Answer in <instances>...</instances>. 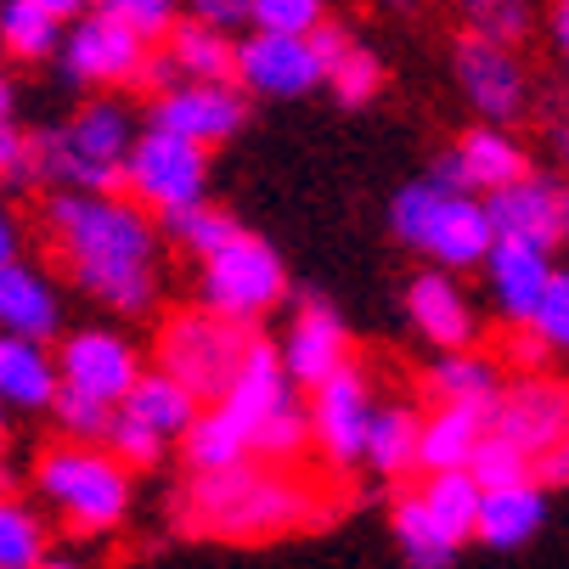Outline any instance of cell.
Instances as JSON below:
<instances>
[{"instance_id":"obj_7","label":"cell","mask_w":569,"mask_h":569,"mask_svg":"<svg viewBox=\"0 0 569 569\" xmlns=\"http://www.w3.org/2000/svg\"><path fill=\"white\" fill-rule=\"evenodd\" d=\"M249 339H254V328L226 321V316H214L203 305H187V310L164 316V328H158V339H152V356H158L152 367H164L170 378H181L198 395V406H209V400L226 395Z\"/></svg>"},{"instance_id":"obj_35","label":"cell","mask_w":569,"mask_h":569,"mask_svg":"<svg viewBox=\"0 0 569 569\" xmlns=\"http://www.w3.org/2000/svg\"><path fill=\"white\" fill-rule=\"evenodd\" d=\"M305 451H310V418H305L299 395H293L288 406H277L271 418H260V423L249 429V457H260V462L293 468Z\"/></svg>"},{"instance_id":"obj_52","label":"cell","mask_w":569,"mask_h":569,"mask_svg":"<svg viewBox=\"0 0 569 569\" xmlns=\"http://www.w3.org/2000/svg\"><path fill=\"white\" fill-rule=\"evenodd\" d=\"M0 119H12V79L0 73Z\"/></svg>"},{"instance_id":"obj_25","label":"cell","mask_w":569,"mask_h":569,"mask_svg":"<svg viewBox=\"0 0 569 569\" xmlns=\"http://www.w3.org/2000/svg\"><path fill=\"white\" fill-rule=\"evenodd\" d=\"M57 361L40 339L23 333H0V406H18V412H46L57 395Z\"/></svg>"},{"instance_id":"obj_46","label":"cell","mask_w":569,"mask_h":569,"mask_svg":"<svg viewBox=\"0 0 569 569\" xmlns=\"http://www.w3.org/2000/svg\"><path fill=\"white\" fill-rule=\"evenodd\" d=\"M187 18H203L214 29H237V23H249V0H181Z\"/></svg>"},{"instance_id":"obj_28","label":"cell","mask_w":569,"mask_h":569,"mask_svg":"<svg viewBox=\"0 0 569 569\" xmlns=\"http://www.w3.org/2000/svg\"><path fill=\"white\" fill-rule=\"evenodd\" d=\"M418 423H423V412H418V406H406V400L372 406L361 462H367L378 479H406V473H418Z\"/></svg>"},{"instance_id":"obj_45","label":"cell","mask_w":569,"mask_h":569,"mask_svg":"<svg viewBox=\"0 0 569 569\" xmlns=\"http://www.w3.org/2000/svg\"><path fill=\"white\" fill-rule=\"evenodd\" d=\"M530 479L541 485V491H563V485H569V435L530 457Z\"/></svg>"},{"instance_id":"obj_10","label":"cell","mask_w":569,"mask_h":569,"mask_svg":"<svg viewBox=\"0 0 569 569\" xmlns=\"http://www.w3.org/2000/svg\"><path fill=\"white\" fill-rule=\"evenodd\" d=\"M147 124L214 152L249 124V91L237 79H170L164 91L147 97Z\"/></svg>"},{"instance_id":"obj_48","label":"cell","mask_w":569,"mask_h":569,"mask_svg":"<svg viewBox=\"0 0 569 569\" xmlns=\"http://www.w3.org/2000/svg\"><path fill=\"white\" fill-rule=\"evenodd\" d=\"M547 34H552V51L569 62V0H547Z\"/></svg>"},{"instance_id":"obj_8","label":"cell","mask_w":569,"mask_h":569,"mask_svg":"<svg viewBox=\"0 0 569 569\" xmlns=\"http://www.w3.org/2000/svg\"><path fill=\"white\" fill-rule=\"evenodd\" d=\"M124 198H136L152 220L170 214V209H187V203H203L209 198V147L187 141V136H170V130H136L130 152H124Z\"/></svg>"},{"instance_id":"obj_9","label":"cell","mask_w":569,"mask_h":569,"mask_svg":"<svg viewBox=\"0 0 569 569\" xmlns=\"http://www.w3.org/2000/svg\"><path fill=\"white\" fill-rule=\"evenodd\" d=\"M57 57H62V73L73 86H91V91H141V73H147V57L152 46L124 29L119 18L108 12H79L68 40H57Z\"/></svg>"},{"instance_id":"obj_49","label":"cell","mask_w":569,"mask_h":569,"mask_svg":"<svg viewBox=\"0 0 569 569\" xmlns=\"http://www.w3.org/2000/svg\"><path fill=\"white\" fill-rule=\"evenodd\" d=\"M29 7H40V12H51V18H79V12H86L91 7V0H29Z\"/></svg>"},{"instance_id":"obj_18","label":"cell","mask_w":569,"mask_h":569,"mask_svg":"<svg viewBox=\"0 0 569 569\" xmlns=\"http://www.w3.org/2000/svg\"><path fill=\"white\" fill-rule=\"evenodd\" d=\"M406 316H412V328L435 350H462V345L479 339V316H473L457 271H446V266H423L406 282Z\"/></svg>"},{"instance_id":"obj_51","label":"cell","mask_w":569,"mask_h":569,"mask_svg":"<svg viewBox=\"0 0 569 569\" xmlns=\"http://www.w3.org/2000/svg\"><path fill=\"white\" fill-rule=\"evenodd\" d=\"M558 249H569V192H563V203H558Z\"/></svg>"},{"instance_id":"obj_56","label":"cell","mask_w":569,"mask_h":569,"mask_svg":"<svg viewBox=\"0 0 569 569\" xmlns=\"http://www.w3.org/2000/svg\"><path fill=\"white\" fill-rule=\"evenodd\" d=\"M0 440H7V406H0Z\"/></svg>"},{"instance_id":"obj_41","label":"cell","mask_w":569,"mask_h":569,"mask_svg":"<svg viewBox=\"0 0 569 569\" xmlns=\"http://www.w3.org/2000/svg\"><path fill=\"white\" fill-rule=\"evenodd\" d=\"M46 412L57 418V429H62L68 440H97V446H102V435H108V423H113L119 406H108V400H97V395H79V389L57 383V395H51Z\"/></svg>"},{"instance_id":"obj_57","label":"cell","mask_w":569,"mask_h":569,"mask_svg":"<svg viewBox=\"0 0 569 569\" xmlns=\"http://www.w3.org/2000/svg\"><path fill=\"white\" fill-rule=\"evenodd\" d=\"M389 7H412V0H389Z\"/></svg>"},{"instance_id":"obj_29","label":"cell","mask_w":569,"mask_h":569,"mask_svg":"<svg viewBox=\"0 0 569 569\" xmlns=\"http://www.w3.org/2000/svg\"><path fill=\"white\" fill-rule=\"evenodd\" d=\"M181 440V462H187V473H209V468H231V462H242L249 457V429H242L220 400H209V406H198L192 412V423L176 435Z\"/></svg>"},{"instance_id":"obj_42","label":"cell","mask_w":569,"mask_h":569,"mask_svg":"<svg viewBox=\"0 0 569 569\" xmlns=\"http://www.w3.org/2000/svg\"><path fill=\"white\" fill-rule=\"evenodd\" d=\"M102 446L130 468V473H147V468H158L164 462V451H170V440L164 435H152L147 423H136V418H124V412H113V423H108V435H102Z\"/></svg>"},{"instance_id":"obj_4","label":"cell","mask_w":569,"mask_h":569,"mask_svg":"<svg viewBox=\"0 0 569 569\" xmlns=\"http://www.w3.org/2000/svg\"><path fill=\"white\" fill-rule=\"evenodd\" d=\"M389 231H395L400 249H412V254H423L429 266H446V271H473L485 260V249H491V237H497L479 192H451L435 176H418L395 192Z\"/></svg>"},{"instance_id":"obj_55","label":"cell","mask_w":569,"mask_h":569,"mask_svg":"<svg viewBox=\"0 0 569 569\" xmlns=\"http://www.w3.org/2000/svg\"><path fill=\"white\" fill-rule=\"evenodd\" d=\"M0 491H12V468L7 462H0Z\"/></svg>"},{"instance_id":"obj_17","label":"cell","mask_w":569,"mask_h":569,"mask_svg":"<svg viewBox=\"0 0 569 569\" xmlns=\"http://www.w3.org/2000/svg\"><path fill=\"white\" fill-rule=\"evenodd\" d=\"M277 356H282L293 389H310V383H321L328 372H339L345 361H356L350 356V328H345L339 305H328L321 293H305L293 305V328L277 345Z\"/></svg>"},{"instance_id":"obj_43","label":"cell","mask_w":569,"mask_h":569,"mask_svg":"<svg viewBox=\"0 0 569 569\" xmlns=\"http://www.w3.org/2000/svg\"><path fill=\"white\" fill-rule=\"evenodd\" d=\"M97 12H108V18H119L124 29H136L147 46H158L164 40V29L181 18V0H91Z\"/></svg>"},{"instance_id":"obj_50","label":"cell","mask_w":569,"mask_h":569,"mask_svg":"<svg viewBox=\"0 0 569 569\" xmlns=\"http://www.w3.org/2000/svg\"><path fill=\"white\" fill-rule=\"evenodd\" d=\"M18 254V226H12V214L0 209V260H12Z\"/></svg>"},{"instance_id":"obj_5","label":"cell","mask_w":569,"mask_h":569,"mask_svg":"<svg viewBox=\"0 0 569 569\" xmlns=\"http://www.w3.org/2000/svg\"><path fill=\"white\" fill-rule=\"evenodd\" d=\"M34 485L79 536H108L130 513V468L97 440L62 435L57 446H46L34 462Z\"/></svg>"},{"instance_id":"obj_21","label":"cell","mask_w":569,"mask_h":569,"mask_svg":"<svg viewBox=\"0 0 569 569\" xmlns=\"http://www.w3.org/2000/svg\"><path fill=\"white\" fill-rule=\"evenodd\" d=\"M288 400H293V378H288L277 345L254 333L249 350H242V361H237V372H231V383H226V395H220V406L242 429H254L260 418H271L277 406H288Z\"/></svg>"},{"instance_id":"obj_32","label":"cell","mask_w":569,"mask_h":569,"mask_svg":"<svg viewBox=\"0 0 569 569\" xmlns=\"http://www.w3.org/2000/svg\"><path fill=\"white\" fill-rule=\"evenodd\" d=\"M242 231V220L231 214V209H220V203H187V209H170V214H158V237L164 242H176V249H187L192 260H203V254H214L220 242H231Z\"/></svg>"},{"instance_id":"obj_19","label":"cell","mask_w":569,"mask_h":569,"mask_svg":"<svg viewBox=\"0 0 569 569\" xmlns=\"http://www.w3.org/2000/svg\"><path fill=\"white\" fill-rule=\"evenodd\" d=\"M479 271H485V288H491L502 321L519 328V321L530 316V305H536V293H541V282L552 277V249L525 242V237H491Z\"/></svg>"},{"instance_id":"obj_38","label":"cell","mask_w":569,"mask_h":569,"mask_svg":"<svg viewBox=\"0 0 569 569\" xmlns=\"http://www.w3.org/2000/svg\"><path fill=\"white\" fill-rule=\"evenodd\" d=\"M34 558H46V525L29 502H18L12 491H0V569H29Z\"/></svg>"},{"instance_id":"obj_26","label":"cell","mask_w":569,"mask_h":569,"mask_svg":"<svg viewBox=\"0 0 569 569\" xmlns=\"http://www.w3.org/2000/svg\"><path fill=\"white\" fill-rule=\"evenodd\" d=\"M164 62L176 68V79H231L237 68V40L231 29H214L203 18H176L158 40Z\"/></svg>"},{"instance_id":"obj_22","label":"cell","mask_w":569,"mask_h":569,"mask_svg":"<svg viewBox=\"0 0 569 569\" xmlns=\"http://www.w3.org/2000/svg\"><path fill=\"white\" fill-rule=\"evenodd\" d=\"M0 333H23L51 345L62 333V299L46 271L23 266L18 254L0 260Z\"/></svg>"},{"instance_id":"obj_34","label":"cell","mask_w":569,"mask_h":569,"mask_svg":"<svg viewBox=\"0 0 569 569\" xmlns=\"http://www.w3.org/2000/svg\"><path fill=\"white\" fill-rule=\"evenodd\" d=\"M62 40V18L29 7V0H0V51L12 62H46L57 57Z\"/></svg>"},{"instance_id":"obj_2","label":"cell","mask_w":569,"mask_h":569,"mask_svg":"<svg viewBox=\"0 0 569 569\" xmlns=\"http://www.w3.org/2000/svg\"><path fill=\"white\" fill-rule=\"evenodd\" d=\"M339 513V502L321 491L316 479L242 457L231 468H209V473H187V485L176 491V530L192 541H282L299 530H321Z\"/></svg>"},{"instance_id":"obj_11","label":"cell","mask_w":569,"mask_h":569,"mask_svg":"<svg viewBox=\"0 0 569 569\" xmlns=\"http://www.w3.org/2000/svg\"><path fill=\"white\" fill-rule=\"evenodd\" d=\"M451 68H457V91L473 108V119L485 124H513L530 108V73L519 62V46L485 40V34H457L451 46Z\"/></svg>"},{"instance_id":"obj_40","label":"cell","mask_w":569,"mask_h":569,"mask_svg":"<svg viewBox=\"0 0 569 569\" xmlns=\"http://www.w3.org/2000/svg\"><path fill=\"white\" fill-rule=\"evenodd\" d=\"M468 473H473L479 491H491V485H519V479H530V457H525L508 435L485 429V435L473 440V451H468Z\"/></svg>"},{"instance_id":"obj_1","label":"cell","mask_w":569,"mask_h":569,"mask_svg":"<svg viewBox=\"0 0 569 569\" xmlns=\"http://www.w3.org/2000/svg\"><path fill=\"white\" fill-rule=\"evenodd\" d=\"M46 242L68 282L108 305L113 316H147L158 305V220L124 192H73L51 187Z\"/></svg>"},{"instance_id":"obj_16","label":"cell","mask_w":569,"mask_h":569,"mask_svg":"<svg viewBox=\"0 0 569 569\" xmlns=\"http://www.w3.org/2000/svg\"><path fill=\"white\" fill-rule=\"evenodd\" d=\"M57 378L79 395H97L108 406L124 400V389L136 383L141 372V350L124 339V333H108V328H79L57 345Z\"/></svg>"},{"instance_id":"obj_24","label":"cell","mask_w":569,"mask_h":569,"mask_svg":"<svg viewBox=\"0 0 569 569\" xmlns=\"http://www.w3.org/2000/svg\"><path fill=\"white\" fill-rule=\"evenodd\" d=\"M485 429H491V412H479V406H468V400H440L418 423V473L468 468V451Z\"/></svg>"},{"instance_id":"obj_6","label":"cell","mask_w":569,"mask_h":569,"mask_svg":"<svg viewBox=\"0 0 569 569\" xmlns=\"http://www.w3.org/2000/svg\"><path fill=\"white\" fill-rule=\"evenodd\" d=\"M282 299H288V266L249 226H242L231 242H220L214 254L198 260V305L226 316V321L260 328Z\"/></svg>"},{"instance_id":"obj_27","label":"cell","mask_w":569,"mask_h":569,"mask_svg":"<svg viewBox=\"0 0 569 569\" xmlns=\"http://www.w3.org/2000/svg\"><path fill=\"white\" fill-rule=\"evenodd\" d=\"M119 412L136 418V423H147L152 435L176 440V435L192 423V412H198V395H192L181 378H170L164 367H141L136 383H130L124 400H119Z\"/></svg>"},{"instance_id":"obj_30","label":"cell","mask_w":569,"mask_h":569,"mask_svg":"<svg viewBox=\"0 0 569 569\" xmlns=\"http://www.w3.org/2000/svg\"><path fill=\"white\" fill-rule=\"evenodd\" d=\"M502 383H508L502 356H485V350H473V345L446 350V356L435 361V372H429L435 400H468V406H479V412H491V406H497Z\"/></svg>"},{"instance_id":"obj_47","label":"cell","mask_w":569,"mask_h":569,"mask_svg":"<svg viewBox=\"0 0 569 569\" xmlns=\"http://www.w3.org/2000/svg\"><path fill=\"white\" fill-rule=\"evenodd\" d=\"M502 356H508V361H513L519 372H536V367H547V356H552V350H547V345H541V339H536V333L525 328V321H519V328H513V339H508V350H502Z\"/></svg>"},{"instance_id":"obj_33","label":"cell","mask_w":569,"mask_h":569,"mask_svg":"<svg viewBox=\"0 0 569 569\" xmlns=\"http://www.w3.org/2000/svg\"><path fill=\"white\" fill-rule=\"evenodd\" d=\"M418 497H423V508L446 525V536H451V541H473L479 485H473V473H468V468H435V473H423Z\"/></svg>"},{"instance_id":"obj_31","label":"cell","mask_w":569,"mask_h":569,"mask_svg":"<svg viewBox=\"0 0 569 569\" xmlns=\"http://www.w3.org/2000/svg\"><path fill=\"white\" fill-rule=\"evenodd\" d=\"M389 519H395V541H400V552H406V563H412V569H451L457 563L462 541L446 536V525L423 508L418 491H400L395 508H389Z\"/></svg>"},{"instance_id":"obj_3","label":"cell","mask_w":569,"mask_h":569,"mask_svg":"<svg viewBox=\"0 0 569 569\" xmlns=\"http://www.w3.org/2000/svg\"><path fill=\"white\" fill-rule=\"evenodd\" d=\"M136 141V113L124 91H97L79 102L68 124L23 130V192H119L124 187V152Z\"/></svg>"},{"instance_id":"obj_39","label":"cell","mask_w":569,"mask_h":569,"mask_svg":"<svg viewBox=\"0 0 569 569\" xmlns=\"http://www.w3.org/2000/svg\"><path fill=\"white\" fill-rule=\"evenodd\" d=\"M525 328L552 350V356H569V266H552V277L541 282Z\"/></svg>"},{"instance_id":"obj_20","label":"cell","mask_w":569,"mask_h":569,"mask_svg":"<svg viewBox=\"0 0 569 569\" xmlns=\"http://www.w3.org/2000/svg\"><path fill=\"white\" fill-rule=\"evenodd\" d=\"M558 203H563V187L552 176H536V170H525L519 181H508L497 192H485L491 231L541 242V249H558Z\"/></svg>"},{"instance_id":"obj_53","label":"cell","mask_w":569,"mask_h":569,"mask_svg":"<svg viewBox=\"0 0 569 569\" xmlns=\"http://www.w3.org/2000/svg\"><path fill=\"white\" fill-rule=\"evenodd\" d=\"M29 569H79V563H73V558H51V552H46V558H34Z\"/></svg>"},{"instance_id":"obj_23","label":"cell","mask_w":569,"mask_h":569,"mask_svg":"<svg viewBox=\"0 0 569 569\" xmlns=\"http://www.w3.org/2000/svg\"><path fill=\"white\" fill-rule=\"evenodd\" d=\"M541 525H547V491H541L536 479H519V485H491V491H479L473 541L497 547V552H513V547H525Z\"/></svg>"},{"instance_id":"obj_14","label":"cell","mask_w":569,"mask_h":569,"mask_svg":"<svg viewBox=\"0 0 569 569\" xmlns=\"http://www.w3.org/2000/svg\"><path fill=\"white\" fill-rule=\"evenodd\" d=\"M530 170V152L508 136V124H468L440 158H435V181L440 187H451V192H497V187H508V181H519Z\"/></svg>"},{"instance_id":"obj_12","label":"cell","mask_w":569,"mask_h":569,"mask_svg":"<svg viewBox=\"0 0 569 569\" xmlns=\"http://www.w3.org/2000/svg\"><path fill=\"white\" fill-rule=\"evenodd\" d=\"M372 383L356 361H345L339 372H328L321 383H310V446L321 451L333 473H350L361 462V446H367V423H372Z\"/></svg>"},{"instance_id":"obj_37","label":"cell","mask_w":569,"mask_h":569,"mask_svg":"<svg viewBox=\"0 0 569 569\" xmlns=\"http://www.w3.org/2000/svg\"><path fill=\"white\" fill-rule=\"evenodd\" d=\"M457 18L468 34H485V40H502V46H519L536 23V7L530 0H451Z\"/></svg>"},{"instance_id":"obj_54","label":"cell","mask_w":569,"mask_h":569,"mask_svg":"<svg viewBox=\"0 0 569 569\" xmlns=\"http://www.w3.org/2000/svg\"><path fill=\"white\" fill-rule=\"evenodd\" d=\"M558 152H563V164H569V124L558 130Z\"/></svg>"},{"instance_id":"obj_44","label":"cell","mask_w":569,"mask_h":569,"mask_svg":"<svg viewBox=\"0 0 569 569\" xmlns=\"http://www.w3.org/2000/svg\"><path fill=\"white\" fill-rule=\"evenodd\" d=\"M321 18H328V0H249V29L310 34Z\"/></svg>"},{"instance_id":"obj_15","label":"cell","mask_w":569,"mask_h":569,"mask_svg":"<svg viewBox=\"0 0 569 569\" xmlns=\"http://www.w3.org/2000/svg\"><path fill=\"white\" fill-rule=\"evenodd\" d=\"M231 79L249 97H310L321 91V62L310 51L305 34H277V29H254L249 40H237V68Z\"/></svg>"},{"instance_id":"obj_13","label":"cell","mask_w":569,"mask_h":569,"mask_svg":"<svg viewBox=\"0 0 569 569\" xmlns=\"http://www.w3.org/2000/svg\"><path fill=\"white\" fill-rule=\"evenodd\" d=\"M491 429L508 435L525 457L547 451L552 440L569 435V383L552 378L547 367L508 378L502 395H497V406H491Z\"/></svg>"},{"instance_id":"obj_36","label":"cell","mask_w":569,"mask_h":569,"mask_svg":"<svg viewBox=\"0 0 569 569\" xmlns=\"http://www.w3.org/2000/svg\"><path fill=\"white\" fill-rule=\"evenodd\" d=\"M321 86L339 97V108H367V102L383 91V62H378V51H367L361 40H350V46L328 62Z\"/></svg>"}]
</instances>
